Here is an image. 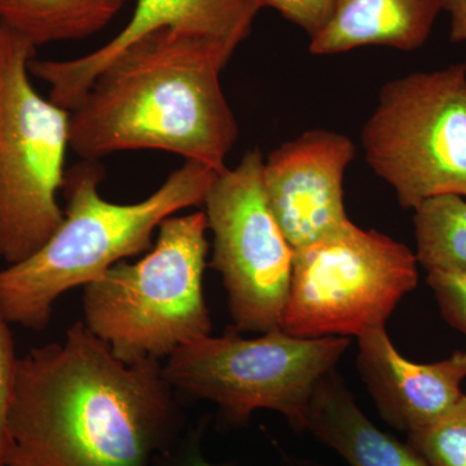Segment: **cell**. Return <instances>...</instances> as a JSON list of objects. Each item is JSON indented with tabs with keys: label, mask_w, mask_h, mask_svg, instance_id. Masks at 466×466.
Here are the masks:
<instances>
[{
	"label": "cell",
	"mask_w": 466,
	"mask_h": 466,
	"mask_svg": "<svg viewBox=\"0 0 466 466\" xmlns=\"http://www.w3.org/2000/svg\"><path fill=\"white\" fill-rule=\"evenodd\" d=\"M416 258L426 271H466V200L438 196L415 208Z\"/></svg>",
	"instance_id": "obj_16"
},
{
	"label": "cell",
	"mask_w": 466,
	"mask_h": 466,
	"mask_svg": "<svg viewBox=\"0 0 466 466\" xmlns=\"http://www.w3.org/2000/svg\"><path fill=\"white\" fill-rule=\"evenodd\" d=\"M355 155V144L346 135L317 128L278 147L265 159L267 202L293 250L349 222L343 179Z\"/></svg>",
	"instance_id": "obj_10"
},
{
	"label": "cell",
	"mask_w": 466,
	"mask_h": 466,
	"mask_svg": "<svg viewBox=\"0 0 466 466\" xmlns=\"http://www.w3.org/2000/svg\"><path fill=\"white\" fill-rule=\"evenodd\" d=\"M444 11L451 16V41L466 43V0H446Z\"/></svg>",
	"instance_id": "obj_21"
},
{
	"label": "cell",
	"mask_w": 466,
	"mask_h": 466,
	"mask_svg": "<svg viewBox=\"0 0 466 466\" xmlns=\"http://www.w3.org/2000/svg\"><path fill=\"white\" fill-rule=\"evenodd\" d=\"M263 164L259 149L245 153L217 175L202 204L214 238L211 267L222 276L238 332L280 327L293 271V248L263 189Z\"/></svg>",
	"instance_id": "obj_9"
},
{
	"label": "cell",
	"mask_w": 466,
	"mask_h": 466,
	"mask_svg": "<svg viewBox=\"0 0 466 466\" xmlns=\"http://www.w3.org/2000/svg\"><path fill=\"white\" fill-rule=\"evenodd\" d=\"M358 366L382 419L408 434L433 424L458 404L464 392L466 351L431 364L401 357L385 327L358 337Z\"/></svg>",
	"instance_id": "obj_12"
},
{
	"label": "cell",
	"mask_w": 466,
	"mask_h": 466,
	"mask_svg": "<svg viewBox=\"0 0 466 466\" xmlns=\"http://www.w3.org/2000/svg\"><path fill=\"white\" fill-rule=\"evenodd\" d=\"M446 0H336L312 55H336L367 46L410 52L424 46Z\"/></svg>",
	"instance_id": "obj_13"
},
{
	"label": "cell",
	"mask_w": 466,
	"mask_h": 466,
	"mask_svg": "<svg viewBox=\"0 0 466 466\" xmlns=\"http://www.w3.org/2000/svg\"><path fill=\"white\" fill-rule=\"evenodd\" d=\"M9 325L11 324L0 314V466L7 465L9 452L7 413L18 360Z\"/></svg>",
	"instance_id": "obj_19"
},
{
	"label": "cell",
	"mask_w": 466,
	"mask_h": 466,
	"mask_svg": "<svg viewBox=\"0 0 466 466\" xmlns=\"http://www.w3.org/2000/svg\"><path fill=\"white\" fill-rule=\"evenodd\" d=\"M236 50L175 29L133 43L70 110V148L88 161L165 150L222 173L238 127L220 73Z\"/></svg>",
	"instance_id": "obj_2"
},
{
	"label": "cell",
	"mask_w": 466,
	"mask_h": 466,
	"mask_svg": "<svg viewBox=\"0 0 466 466\" xmlns=\"http://www.w3.org/2000/svg\"><path fill=\"white\" fill-rule=\"evenodd\" d=\"M260 9H275L290 23L309 34V39L327 24L336 0H256Z\"/></svg>",
	"instance_id": "obj_20"
},
{
	"label": "cell",
	"mask_w": 466,
	"mask_h": 466,
	"mask_svg": "<svg viewBox=\"0 0 466 466\" xmlns=\"http://www.w3.org/2000/svg\"><path fill=\"white\" fill-rule=\"evenodd\" d=\"M217 175L186 161L146 200L116 204L100 196L99 161L84 159L66 173V208L50 240L29 258L0 269V314L9 324L42 332L63 294L85 288L121 260L148 253L159 225L204 204Z\"/></svg>",
	"instance_id": "obj_3"
},
{
	"label": "cell",
	"mask_w": 466,
	"mask_h": 466,
	"mask_svg": "<svg viewBox=\"0 0 466 466\" xmlns=\"http://www.w3.org/2000/svg\"><path fill=\"white\" fill-rule=\"evenodd\" d=\"M259 11L256 0H137L133 17L108 43L72 60L34 57L29 72L50 86L52 103L70 112L101 70L148 34L175 29L238 47L249 35Z\"/></svg>",
	"instance_id": "obj_11"
},
{
	"label": "cell",
	"mask_w": 466,
	"mask_h": 466,
	"mask_svg": "<svg viewBox=\"0 0 466 466\" xmlns=\"http://www.w3.org/2000/svg\"><path fill=\"white\" fill-rule=\"evenodd\" d=\"M207 229L204 211L168 217L144 258L121 260L86 285L84 324L116 359L162 360L210 334L202 287Z\"/></svg>",
	"instance_id": "obj_4"
},
{
	"label": "cell",
	"mask_w": 466,
	"mask_h": 466,
	"mask_svg": "<svg viewBox=\"0 0 466 466\" xmlns=\"http://www.w3.org/2000/svg\"><path fill=\"white\" fill-rule=\"evenodd\" d=\"M173 452V451H171ZM171 452L168 453L167 458L162 460L161 465L159 466H220L213 464V462L208 461L207 459L202 458L198 451H192L188 455H183L179 464L175 465L173 458H171Z\"/></svg>",
	"instance_id": "obj_22"
},
{
	"label": "cell",
	"mask_w": 466,
	"mask_h": 466,
	"mask_svg": "<svg viewBox=\"0 0 466 466\" xmlns=\"http://www.w3.org/2000/svg\"><path fill=\"white\" fill-rule=\"evenodd\" d=\"M410 446L428 466H466V394L433 424L410 433Z\"/></svg>",
	"instance_id": "obj_17"
},
{
	"label": "cell",
	"mask_w": 466,
	"mask_h": 466,
	"mask_svg": "<svg viewBox=\"0 0 466 466\" xmlns=\"http://www.w3.org/2000/svg\"><path fill=\"white\" fill-rule=\"evenodd\" d=\"M36 47L0 24V259L16 265L41 249L64 219L69 110L29 79Z\"/></svg>",
	"instance_id": "obj_5"
},
{
	"label": "cell",
	"mask_w": 466,
	"mask_h": 466,
	"mask_svg": "<svg viewBox=\"0 0 466 466\" xmlns=\"http://www.w3.org/2000/svg\"><path fill=\"white\" fill-rule=\"evenodd\" d=\"M349 345L348 337L300 339L280 328L257 339L208 334L175 350L164 376L174 391L217 404L232 421L269 410L303 431L315 389Z\"/></svg>",
	"instance_id": "obj_6"
},
{
	"label": "cell",
	"mask_w": 466,
	"mask_h": 466,
	"mask_svg": "<svg viewBox=\"0 0 466 466\" xmlns=\"http://www.w3.org/2000/svg\"><path fill=\"white\" fill-rule=\"evenodd\" d=\"M7 431L5 466H159L180 417L161 360L124 363L79 321L18 357Z\"/></svg>",
	"instance_id": "obj_1"
},
{
	"label": "cell",
	"mask_w": 466,
	"mask_h": 466,
	"mask_svg": "<svg viewBox=\"0 0 466 466\" xmlns=\"http://www.w3.org/2000/svg\"><path fill=\"white\" fill-rule=\"evenodd\" d=\"M416 254L351 220L294 250L280 329L300 339L361 336L386 320L419 283Z\"/></svg>",
	"instance_id": "obj_8"
},
{
	"label": "cell",
	"mask_w": 466,
	"mask_h": 466,
	"mask_svg": "<svg viewBox=\"0 0 466 466\" xmlns=\"http://www.w3.org/2000/svg\"><path fill=\"white\" fill-rule=\"evenodd\" d=\"M333 373H328L312 394L306 431L336 451L349 466H428L410 444L376 428Z\"/></svg>",
	"instance_id": "obj_14"
},
{
	"label": "cell",
	"mask_w": 466,
	"mask_h": 466,
	"mask_svg": "<svg viewBox=\"0 0 466 466\" xmlns=\"http://www.w3.org/2000/svg\"><path fill=\"white\" fill-rule=\"evenodd\" d=\"M127 0H0V24L32 42L76 41L96 34Z\"/></svg>",
	"instance_id": "obj_15"
},
{
	"label": "cell",
	"mask_w": 466,
	"mask_h": 466,
	"mask_svg": "<svg viewBox=\"0 0 466 466\" xmlns=\"http://www.w3.org/2000/svg\"><path fill=\"white\" fill-rule=\"evenodd\" d=\"M426 280L447 323L466 334V271L434 269Z\"/></svg>",
	"instance_id": "obj_18"
},
{
	"label": "cell",
	"mask_w": 466,
	"mask_h": 466,
	"mask_svg": "<svg viewBox=\"0 0 466 466\" xmlns=\"http://www.w3.org/2000/svg\"><path fill=\"white\" fill-rule=\"evenodd\" d=\"M368 165L404 208L466 198V67L415 72L383 86L361 131Z\"/></svg>",
	"instance_id": "obj_7"
}]
</instances>
